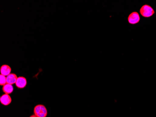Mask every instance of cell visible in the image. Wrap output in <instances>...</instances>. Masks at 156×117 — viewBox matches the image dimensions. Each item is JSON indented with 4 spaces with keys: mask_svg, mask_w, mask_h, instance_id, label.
I'll list each match as a JSON object with an SVG mask.
<instances>
[{
    "mask_svg": "<svg viewBox=\"0 0 156 117\" xmlns=\"http://www.w3.org/2000/svg\"><path fill=\"white\" fill-rule=\"evenodd\" d=\"M34 113L37 117H46L48 114L47 110L44 105H37L34 108Z\"/></svg>",
    "mask_w": 156,
    "mask_h": 117,
    "instance_id": "cell-1",
    "label": "cell"
},
{
    "mask_svg": "<svg viewBox=\"0 0 156 117\" xmlns=\"http://www.w3.org/2000/svg\"><path fill=\"white\" fill-rule=\"evenodd\" d=\"M140 13L144 17H151L155 13L153 9L149 5H144L140 9Z\"/></svg>",
    "mask_w": 156,
    "mask_h": 117,
    "instance_id": "cell-2",
    "label": "cell"
},
{
    "mask_svg": "<svg viewBox=\"0 0 156 117\" xmlns=\"http://www.w3.org/2000/svg\"><path fill=\"white\" fill-rule=\"evenodd\" d=\"M128 22L130 24L135 25L138 23L140 20V17L138 13L137 12H132L128 17Z\"/></svg>",
    "mask_w": 156,
    "mask_h": 117,
    "instance_id": "cell-3",
    "label": "cell"
},
{
    "mask_svg": "<svg viewBox=\"0 0 156 117\" xmlns=\"http://www.w3.org/2000/svg\"><path fill=\"white\" fill-rule=\"evenodd\" d=\"M15 85L19 89L25 88L27 85V80L23 77H19L17 78L15 83Z\"/></svg>",
    "mask_w": 156,
    "mask_h": 117,
    "instance_id": "cell-4",
    "label": "cell"
},
{
    "mask_svg": "<svg viewBox=\"0 0 156 117\" xmlns=\"http://www.w3.org/2000/svg\"><path fill=\"white\" fill-rule=\"evenodd\" d=\"M12 99L8 94H5L0 97V102L2 105L7 106L11 104Z\"/></svg>",
    "mask_w": 156,
    "mask_h": 117,
    "instance_id": "cell-5",
    "label": "cell"
},
{
    "mask_svg": "<svg viewBox=\"0 0 156 117\" xmlns=\"http://www.w3.org/2000/svg\"><path fill=\"white\" fill-rule=\"evenodd\" d=\"M0 72H1V74L4 75L5 77H7L8 75L11 74V67L6 64H4L1 67Z\"/></svg>",
    "mask_w": 156,
    "mask_h": 117,
    "instance_id": "cell-6",
    "label": "cell"
},
{
    "mask_svg": "<svg viewBox=\"0 0 156 117\" xmlns=\"http://www.w3.org/2000/svg\"><path fill=\"white\" fill-rule=\"evenodd\" d=\"M6 78L7 84L13 85L14 84H15L18 77L15 74L11 73L6 77Z\"/></svg>",
    "mask_w": 156,
    "mask_h": 117,
    "instance_id": "cell-7",
    "label": "cell"
},
{
    "mask_svg": "<svg viewBox=\"0 0 156 117\" xmlns=\"http://www.w3.org/2000/svg\"><path fill=\"white\" fill-rule=\"evenodd\" d=\"M2 90L5 93V94H7L9 95L13 91V87L12 85L7 84L3 86Z\"/></svg>",
    "mask_w": 156,
    "mask_h": 117,
    "instance_id": "cell-8",
    "label": "cell"
},
{
    "mask_svg": "<svg viewBox=\"0 0 156 117\" xmlns=\"http://www.w3.org/2000/svg\"><path fill=\"white\" fill-rule=\"evenodd\" d=\"M0 85L4 86L7 84L6 77L1 74L0 75Z\"/></svg>",
    "mask_w": 156,
    "mask_h": 117,
    "instance_id": "cell-9",
    "label": "cell"
},
{
    "mask_svg": "<svg viewBox=\"0 0 156 117\" xmlns=\"http://www.w3.org/2000/svg\"><path fill=\"white\" fill-rule=\"evenodd\" d=\"M29 117H36V116H35V115L34 114V115H32V116H30Z\"/></svg>",
    "mask_w": 156,
    "mask_h": 117,
    "instance_id": "cell-10",
    "label": "cell"
}]
</instances>
